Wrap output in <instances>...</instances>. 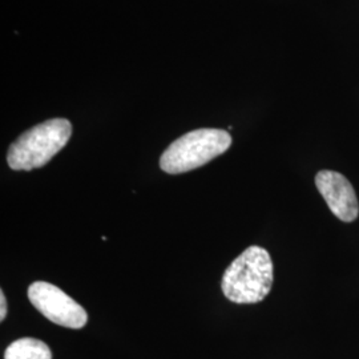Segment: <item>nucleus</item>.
I'll return each instance as SVG.
<instances>
[{
	"mask_svg": "<svg viewBox=\"0 0 359 359\" xmlns=\"http://www.w3.org/2000/svg\"><path fill=\"white\" fill-rule=\"evenodd\" d=\"M273 286V261L261 246H249L237 257L222 277V293L234 304H257Z\"/></svg>",
	"mask_w": 359,
	"mask_h": 359,
	"instance_id": "1",
	"label": "nucleus"
},
{
	"mask_svg": "<svg viewBox=\"0 0 359 359\" xmlns=\"http://www.w3.org/2000/svg\"><path fill=\"white\" fill-rule=\"evenodd\" d=\"M72 135L67 118H51L28 129L11 144L7 163L13 170H32L44 167L59 154Z\"/></svg>",
	"mask_w": 359,
	"mask_h": 359,
	"instance_id": "2",
	"label": "nucleus"
},
{
	"mask_svg": "<svg viewBox=\"0 0 359 359\" xmlns=\"http://www.w3.org/2000/svg\"><path fill=\"white\" fill-rule=\"evenodd\" d=\"M231 145V135L224 129H196L168 147L160 158V167L169 175L191 172L225 154Z\"/></svg>",
	"mask_w": 359,
	"mask_h": 359,
	"instance_id": "3",
	"label": "nucleus"
},
{
	"mask_svg": "<svg viewBox=\"0 0 359 359\" xmlns=\"http://www.w3.org/2000/svg\"><path fill=\"white\" fill-rule=\"evenodd\" d=\"M28 298L38 311L56 325L81 329L88 321V314L84 308L52 283L44 281L32 283L28 287Z\"/></svg>",
	"mask_w": 359,
	"mask_h": 359,
	"instance_id": "4",
	"label": "nucleus"
},
{
	"mask_svg": "<svg viewBox=\"0 0 359 359\" xmlns=\"http://www.w3.org/2000/svg\"><path fill=\"white\" fill-rule=\"evenodd\" d=\"M316 185L335 217L353 222L359 215L358 198L351 182L334 170H321L316 176Z\"/></svg>",
	"mask_w": 359,
	"mask_h": 359,
	"instance_id": "5",
	"label": "nucleus"
},
{
	"mask_svg": "<svg viewBox=\"0 0 359 359\" xmlns=\"http://www.w3.org/2000/svg\"><path fill=\"white\" fill-rule=\"evenodd\" d=\"M4 359H52V353L43 341L22 338L6 348Z\"/></svg>",
	"mask_w": 359,
	"mask_h": 359,
	"instance_id": "6",
	"label": "nucleus"
},
{
	"mask_svg": "<svg viewBox=\"0 0 359 359\" xmlns=\"http://www.w3.org/2000/svg\"><path fill=\"white\" fill-rule=\"evenodd\" d=\"M7 316V302H6V297L4 293L0 292V320L3 321Z\"/></svg>",
	"mask_w": 359,
	"mask_h": 359,
	"instance_id": "7",
	"label": "nucleus"
}]
</instances>
